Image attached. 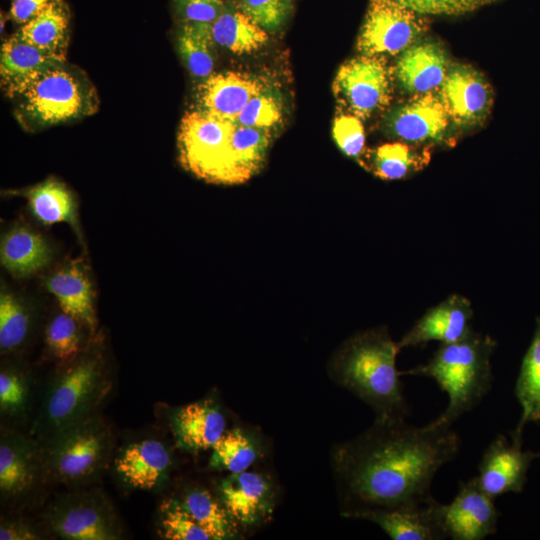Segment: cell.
<instances>
[{
    "label": "cell",
    "mask_w": 540,
    "mask_h": 540,
    "mask_svg": "<svg viewBox=\"0 0 540 540\" xmlns=\"http://www.w3.org/2000/svg\"><path fill=\"white\" fill-rule=\"evenodd\" d=\"M459 445L458 434L438 418L421 427L406 419H375L332 448L341 515L432 500L433 478L456 458Z\"/></svg>",
    "instance_id": "cell-1"
},
{
    "label": "cell",
    "mask_w": 540,
    "mask_h": 540,
    "mask_svg": "<svg viewBox=\"0 0 540 540\" xmlns=\"http://www.w3.org/2000/svg\"><path fill=\"white\" fill-rule=\"evenodd\" d=\"M400 351L385 328L359 333L348 339L332 358L330 378L365 402L376 420L406 419L396 357Z\"/></svg>",
    "instance_id": "cell-2"
},
{
    "label": "cell",
    "mask_w": 540,
    "mask_h": 540,
    "mask_svg": "<svg viewBox=\"0 0 540 540\" xmlns=\"http://www.w3.org/2000/svg\"><path fill=\"white\" fill-rule=\"evenodd\" d=\"M495 347L496 341L489 335L470 331L458 341L441 344L425 364L400 374L434 379L449 399L437 418L452 425L491 390V356Z\"/></svg>",
    "instance_id": "cell-3"
},
{
    "label": "cell",
    "mask_w": 540,
    "mask_h": 540,
    "mask_svg": "<svg viewBox=\"0 0 540 540\" xmlns=\"http://www.w3.org/2000/svg\"><path fill=\"white\" fill-rule=\"evenodd\" d=\"M113 382L103 358L85 351L48 383L34 433L40 443L65 427L97 412L111 391Z\"/></svg>",
    "instance_id": "cell-4"
},
{
    "label": "cell",
    "mask_w": 540,
    "mask_h": 540,
    "mask_svg": "<svg viewBox=\"0 0 540 540\" xmlns=\"http://www.w3.org/2000/svg\"><path fill=\"white\" fill-rule=\"evenodd\" d=\"M40 444L48 479L69 489L94 483L114 456L112 429L98 412L65 427Z\"/></svg>",
    "instance_id": "cell-5"
},
{
    "label": "cell",
    "mask_w": 540,
    "mask_h": 540,
    "mask_svg": "<svg viewBox=\"0 0 540 540\" xmlns=\"http://www.w3.org/2000/svg\"><path fill=\"white\" fill-rule=\"evenodd\" d=\"M20 97L21 119L35 128L86 116L96 109L92 87L63 65L48 71Z\"/></svg>",
    "instance_id": "cell-6"
},
{
    "label": "cell",
    "mask_w": 540,
    "mask_h": 540,
    "mask_svg": "<svg viewBox=\"0 0 540 540\" xmlns=\"http://www.w3.org/2000/svg\"><path fill=\"white\" fill-rule=\"evenodd\" d=\"M236 123L203 110L188 111L178 132L182 166L205 181L224 183Z\"/></svg>",
    "instance_id": "cell-7"
},
{
    "label": "cell",
    "mask_w": 540,
    "mask_h": 540,
    "mask_svg": "<svg viewBox=\"0 0 540 540\" xmlns=\"http://www.w3.org/2000/svg\"><path fill=\"white\" fill-rule=\"evenodd\" d=\"M45 523L55 535L67 540H117L122 537L118 517L98 490L71 489L48 506Z\"/></svg>",
    "instance_id": "cell-8"
},
{
    "label": "cell",
    "mask_w": 540,
    "mask_h": 540,
    "mask_svg": "<svg viewBox=\"0 0 540 540\" xmlns=\"http://www.w3.org/2000/svg\"><path fill=\"white\" fill-rule=\"evenodd\" d=\"M426 15L395 0H370L357 49L362 55L402 53L428 30Z\"/></svg>",
    "instance_id": "cell-9"
},
{
    "label": "cell",
    "mask_w": 540,
    "mask_h": 540,
    "mask_svg": "<svg viewBox=\"0 0 540 540\" xmlns=\"http://www.w3.org/2000/svg\"><path fill=\"white\" fill-rule=\"evenodd\" d=\"M391 74L381 56L361 54L339 68L333 83L334 95L350 114L365 120L389 105Z\"/></svg>",
    "instance_id": "cell-10"
},
{
    "label": "cell",
    "mask_w": 540,
    "mask_h": 540,
    "mask_svg": "<svg viewBox=\"0 0 540 540\" xmlns=\"http://www.w3.org/2000/svg\"><path fill=\"white\" fill-rule=\"evenodd\" d=\"M48 479L42 447L11 429L1 430L0 492L11 503L27 500Z\"/></svg>",
    "instance_id": "cell-11"
},
{
    "label": "cell",
    "mask_w": 540,
    "mask_h": 540,
    "mask_svg": "<svg viewBox=\"0 0 540 540\" xmlns=\"http://www.w3.org/2000/svg\"><path fill=\"white\" fill-rule=\"evenodd\" d=\"M217 494L241 532L268 522L276 505L274 482L262 472L230 473L219 482Z\"/></svg>",
    "instance_id": "cell-12"
},
{
    "label": "cell",
    "mask_w": 540,
    "mask_h": 540,
    "mask_svg": "<svg viewBox=\"0 0 540 540\" xmlns=\"http://www.w3.org/2000/svg\"><path fill=\"white\" fill-rule=\"evenodd\" d=\"M342 516L373 522L394 540L448 538L443 521L444 504L434 498L423 503L361 509Z\"/></svg>",
    "instance_id": "cell-13"
},
{
    "label": "cell",
    "mask_w": 540,
    "mask_h": 540,
    "mask_svg": "<svg viewBox=\"0 0 540 540\" xmlns=\"http://www.w3.org/2000/svg\"><path fill=\"white\" fill-rule=\"evenodd\" d=\"M540 452L523 451L522 442H509L499 434L484 451L476 476L480 487L492 498L506 493H520L531 463Z\"/></svg>",
    "instance_id": "cell-14"
},
{
    "label": "cell",
    "mask_w": 540,
    "mask_h": 540,
    "mask_svg": "<svg viewBox=\"0 0 540 540\" xmlns=\"http://www.w3.org/2000/svg\"><path fill=\"white\" fill-rule=\"evenodd\" d=\"M438 95L450 120L462 127L482 123L493 102L490 84L481 73L465 64L450 65Z\"/></svg>",
    "instance_id": "cell-15"
},
{
    "label": "cell",
    "mask_w": 540,
    "mask_h": 540,
    "mask_svg": "<svg viewBox=\"0 0 540 540\" xmlns=\"http://www.w3.org/2000/svg\"><path fill=\"white\" fill-rule=\"evenodd\" d=\"M489 496L473 477L460 482L451 503L444 504V526L453 540H482L496 532L499 512Z\"/></svg>",
    "instance_id": "cell-16"
},
{
    "label": "cell",
    "mask_w": 540,
    "mask_h": 540,
    "mask_svg": "<svg viewBox=\"0 0 540 540\" xmlns=\"http://www.w3.org/2000/svg\"><path fill=\"white\" fill-rule=\"evenodd\" d=\"M112 464L126 487L150 491L159 489L168 480L173 458L165 443L146 438L122 446L113 456Z\"/></svg>",
    "instance_id": "cell-17"
},
{
    "label": "cell",
    "mask_w": 540,
    "mask_h": 540,
    "mask_svg": "<svg viewBox=\"0 0 540 540\" xmlns=\"http://www.w3.org/2000/svg\"><path fill=\"white\" fill-rule=\"evenodd\" d=\"M450 122L448 113L436 93L413 95L387 116L388 132L404 142L423 144L445 138Z\"/></svg>",
    "instance_id": "cell-18"
},
{
    "label": "cell",
    "mask_w": 540,
    "mask_h": 540,
    "mask_svg": "<svg viewBox=\"0 0 540 540\" xmlns=\"http://www.w3.org/2000/svg\"><path fill=\"white\" fill-rule=\"evenodd\" d=\"M473 309L464 296L454 294L428 309L397 343L399 349L422 346L430 341L452 343L465 337L471 329Z\"/></svg>",
    "instance_id": "cell-19"
},
{
    "label": "cell",
    "mask_w": 540,
    "mask_h": 540,
    "mask_svg": "<svg viewBox=\"0 0 540 540\" xmlns=\"http://www.w3.org/2000/svg\"><path fill=\"white\" fill-rule=\"evenodd\" d=\"M65 55L42 50L16 36L1 46V86L10 97L21 96L48 71L64 64Z\"/></svg>",
    "instance_id": "cell-20"
},
{
    "label": "cell",
    "mask_w": 540,
    "mask_h": 540,
    "mask_svg": "<svg viewBox=\"0 0 540 540\" xmlns=\"http://www.w3.org/2000/svg\"><path fill=\"white\" fill-rule=\"evenodd\" d=\"M223 410L215 398L177 407L169 416V426L176 445L188 452L213 448L227 431Z\"/></svg>",
    "instance_id": "cell-21"
},
{
    "label": "cell",
    "mask_w": 540,
    "mask_h": 540,
    "mask_svg": "<svg viewBox=\"0 0 540 540\" xmlns=\"http://www.w3.org/2000/svg\"><path fill=\"white\" fill-rule=\"evenodd\" d=\"M263 83L245 73L227 71L212 74L198 86L199 109L221 119L236 122L245 105L263 92Z\"/></svg>",
    "instance_id": "cell-22"
},
{
    "label": "cell",
    "mask_w": 540,
    "mask_h": 540,
    "mask_svg": "<svg viewBox=\"0 0 540 540\" xmlns=\"http://www.w3.org/2000/svg\"><path fill=\"white\" fill-rule=\"evenodd\" d=\"M449 67L440 45L416 42L401 53L394 74L401 87L413 95L435 93L441 88Z\"/></svg>",
    "instance_id": "cell-23"
},
{
    "label": "cell",
    "mask_w": 540,
    "mask_h": 540,
    "mask_svg": "<svg viewBox=\"0 0 540 540\" xmlns=\"http://www.w3.org/2000/svg\"><path fill=\"white\" fill-rule=\"evenodd\" d=\"M45 285L63 312L78 319L90 333L95 332L97 318L92 286L79 261L74 260L59 268L47 278Z\"/></svg>",
    "instance_id": "cell-24"
},
{
    "label": "cell",
    "mask_w": 540,
    "mask_h": 540,
    "mask_svg": "<svg viewBox=\"0 0 540 540\" xmlns=\"http://www.w3.org/2000/svg\"><path fill=\"white\" fill-rule=\"evenodd\" d=\"M51 257L52 250L47 241L26 226L9 229L1 239V264L15 277L37 273L50 262Z\"/></svg>",
    "instance_id": "cell-25"
},
{
    "label": "cell",
    "mask_w": 540,
    "mask_h": 540,
    "mask_svg": "<svg viewBox=\"0 0 540 540\" xmlns=\"http://www.w3.org/2000/svg\"><path fill=\"white\" fill-rule=\"evenodd\" d=\"M271 140V131L236 124L223 184L249 180L262 166Z\"/></svg>",
    "instance_id": "cell-26"
},
{
    "label": "cell",
    "mask_w": 540,
    "mask_h": 540,
    "mask_svg": "<svg viewBox=\"0 0 540 540\" xmlns=\"http://www.w3.org/2000/svg\"><path fill=\"white\" fill-rule=\"evenodd\" d=\"M69 9L63 0H52L16 32L21 40L42 50L65 55L68 43Z\"/></svg>",
    "instance_id": "cell-27"
},
{
    "label": "cell",
    "mask_w": 540,
    "mask_h": 540,
    "mask_svg": "<svg viewBox=\"0 0 540 540\" xmlns=\"http://www.w3.org/2000/svg\"><path fill=\"white\" fill-rule=\"evenodd\" d=\"M179 501L212 540L239 539L243 536L217 492L213 494L203 486H193L183 492Z\"/></svg>",
    "instance_id": "cell-28"
},
{
    "label": "cell",
    "mask_w": 540,
    "mask_h": 540,
    "mask_svg": "<svg viewBox=\"0 0 540 540\" xmlns=\"http://www.w3.org/2000/svg\"><path fill=\"white\" fill-rule=\"evenodd\" d=\"M361 164L377 177L398 180L422 170L430 161L429 147L421 149L403 142L386 143L364 153Z\"/></svg>",
    "instance_id": "cell-29"
},
{
    "label": "cell",
    "mask_w": 540,
    "mask_h": 540,
    "mask_svg": "<svg viewBox=\"0 0 540 540\" xmlns=\"http://www.w3.org/2000/svg\"><path fill=\"white\" fill-rule=\"evenodd\" d=\"M33 216L44 225L65 222L78 231L77 206L72 193L58 180L49 178L23 192Z\"/></svg>",
    "instance_id": "cell-30"
},
{
    "label": "cell",
    "mask_w": 540,
    "mask_h": 540,
    "mask_svg": "<svg viewBox=\"0 0 540 540\" xmlns=\"http://www.w3.org/2000/svg\"><path fill=\"white\" fill-rule=\"evenodd\" d=\"M515 394L522 408L521 418L511 433L512 440L522 442L524 426L540 420V317L516 381Z\"/></svg>",
    "instance_id": "cell-31"
},
{
    "label": "cell",
    "mask_w": 540,
    "mask_h": 540,
    "mask_svg": "<svg viewBox=\"0 0 540 540\" xmlns=\"http://www.w3.org/2000/svg\"><path fill=\"white\" fill-rule=\"evenodd\" d=\"M261 448L260 439L252 431L229 429L213 446L209 467L229 473L247 471L261 456Z\"/></svg>",
    "instance_id": "cell-32"
},
{
    "label": "cell",
    "mask_w": 540,
    "mask_h": 540,
    "mask_svg": "<svg viewBox=\"0 0 540 540\" xmlns=\"http://www.w3.org/2000/svg\"><path fill=\"white\" fill-rule=\"evenodd\" d=\"M216 44L234 54L252 53L269 40L267 31L257 25L242 11H224L212 23Z\"/></svg>",
    "instance_id": "cell-33"
},
{
    "label": "cell",
    "mask_w": 540,
    "mask_h": 540,
    "mask_svg": "<svg viewBox=\"0 0 540 540\" xmlns=\"http://www.w3.org/2000/svg\"><path fill=\"white\" fill-rule=\"evenodd\" d=\"M177 44L180 56L192 75L207 78L214 67L212 23L183 22Z\"/></svg>",
    "instance_id": "cell-34"
},
{
    "label": "cell",
    "mask_w": 540,
    "mask_h": 540,
    "mask_svg": "<svg viewBox=\"0 0 540 540\" xmlns=\"http://www.w3.org/2000/svg\"><path fill=\"white\" fill-rule=\"evenodd\" d=\"M81 326L84 325L78 319L63 311L48 323L45 343L60 366L72 362L85 351Z\"/></svg>",
    "instance_id": "cell-35"
},
{
    "label": "cell",
    "mask_w": 540,
    "mask_h": 540,
    "mask_svg": "<svg viewBox=\"0 0 540 540\" xmlns=\"http://www.w3.org/2000/svg\"><path fill=\"white\" fill-rule=\"evenodd\" d=\"M30 316L22 303L11 293L0 295V349L2 353L20 347L28 336Z\"/></svg>",
    "instance_id": "cell-36"
},
{
    "label": "cell",
    "mask_w": 540,
    "mask_h": 540,
    "mask_svg": "<svg viewBox=\"0 0 540 540\" xmlns=\"http://www.w3.org/2000/svg\"><path fill=\"white\" fill-rule=\"evenodd\" d=\"M159 533L167 540H212L186 511L179 499H167L161 504Z\"/></svg>",
    "instance_id": "cell-37"
},
{
    "label": "cell",
    "mask_w": 540,
    "mask_h": 540,
    "mask_svg": "<svg viewBox=\"0 0 540 540\" xmlns=\"http://www.w3.org/2000/svg\"><path fill=\"white\" fill-rule=\"evenodd\" d=\"M31 396L27 375L14 368H2L0 373L1 415L13 419L25 417Z\"/></svg>",
    "instance_id": "cell-38"
},
{
    "label": "cell",
    "mask_w": 540,
    "mask_h": 540,
    "mask_svg": "<svg viewBox=\"0 0 540 540\" xmlns=\"http://www.w3.org/2000/svg\"><path fill=\"white\" fill-rule=\"evenodd\" d=\"M281 117L280 102L273 95L262 92L245 105L235 123L270 130L281 120Z\"/></svg>",
    "instance_id": "cell-39"
},
{
    "label": "cell",
    "mask_w": 540,
    "mask_h": 540,
    "mask_svg": "<svg viewBox=\"0 0 540 540\" xmlns=\"http://www.w3.org/2000/svg\"><path fill=\"white\" fill-rule=\"evenodd\" d=\"M239 9L265 31L278 29L291 10L290 0H240Z\"/></svg>",
    "instance_id": "cell-40"
},
{
    "label": "cell",
    "mask_w": 540,
    "mask_h": 540,
    "mask_svg": "<svg viewBox=\"0 0 540 540\" xmlns=\"http://www.w3.org/2000/svg\"><path fill=\"white\" fill-rule=\"evenodd\" d=\"M333 138L341 151L353 158L364 154L365 131L361 119L352 114L337 116L334 120Z\"/></svg>",
    "instance_id": "cell-41"
},
{
    "label": "cell",
    "mask_w": 540,
    "mask_h": 540,
    "mask_svg": "<svg viewBox=\"0 0 540 540\" xmlns=\"http://www.w3.org/2000/svg\"><path fill=\"white\" fill-rule=\"evenodd\" d=\"M424 15H457L498 0H395Z\"/></svg>",
    "instance_id": "cell-42"
},
{
    "label": "cell",
    "mask_w": 540,
    "mask_h": 540,
    "mask_svg": "<svg viewBox=\"0 0 540 540\" xmlns=\"http://www.w3.org/2000/svg\"><path fill=\"white\" fill-rule=\"evenodd\" d=\"M183 22L213 23L223 12V0H176Z\"/></svg>",
    "instance_id": "cell-43"
},
{
    "label": "cell",
    "mask_w": 540,
    "mask_h": 540,
    "mask_svg": "<svg viewBox=\"0 0 540 540\" xmlns=\"http://www.w3.org/2000/svg\"><path fill=\"white\" fill-rule=\"evenodd\" d=\"M40 538L36 528L23 520L2 519L1 521V540H35Z\"/></svg>",
    "instance_id": "cell-44"
},
{
    "label": "cell",
    "mask_w": 540,
    "mask_h": 540,
    "mask_svg": "<svg viewBox=\"0 0 540 540\" xmlns=\"http://www.w3.org/2000/svg\"><path fill=\"white\" fill-rule=\"evenodd\" d=\"M52 0H12L10 15L18 24H25L40 11H42Z\"/></svg>",
    "instance_id": "cell-45"
}]
</instances>
